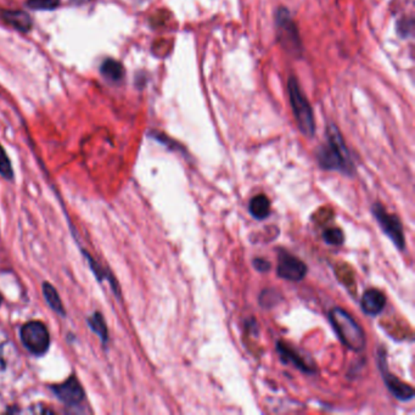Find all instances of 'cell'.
<instances>
[{
    "mask_svg": "<svg viewBox=\"0 0 415 415\" xmlns=\"http://www.w3.org/2000/svg\"><path fill=\"white\" fill-rule=\"evenodd\" d=\"M28 8L32 10H54L60 4V0H27Z\"/></svg>",
    "mask_w": 415,
    "mask_h": 415,
    "instance_id": "19",
    "label": "cell"
},
{
    "mask_svg": "<svg viewBox=\"0 0 415 415\" xmlns=\"http://www.w3.org/2000/svg\"><path fill=\"white\" fill-rule=\"evenodd\" d=\"M287 92L298 128L306 137H313L316 132V123L312 108L301 92V88L295 77H290V80L287 81Z\"/></svg>",
    "mask_w": 415,
    "mask_h": 415,
    "instance_id": "3",
    "label": "cell"
},
{
    "mask_svg": "<svg viewBox=\"0 0 415 415\" xmlns=\"http://www.w3.org/2000/svg\"><path fill=\"white\" fill-rule=\"evenodd\" d=\"M323 239L325 240V243H328L329 245L339 246L345 241V234L340 228H329V229L324 230Z\"/></svg>",
    "mask_w": 415,
    "mask_h": 415,
    "instance_id": "17",
    "label": "cell"
},
{
    "mask_svg": "<svg viewBox=\"0 0 415 415\" xmlns=\"http://www.w3.org/2000/svg\"><path fill=\"white\" fill-rule=\"evenodd\" d=\"M248 211H250L251 216L254 217V218L259 220V221H263L267 217L270 216V199L263 194L256 195V196L252 198L251 201H250Z\"/></svg>",
    "mask_w": 415,
    "mask_h": 415,
    "instance_id": "13",
    "label": "cell"
},
{
    "mask_svg": "<svg viewBox=\"0 0 415 415\" xmlns=\"http://www.w3.org/2000/svg\"><path fill=\"white\" fill-rule=\"evenodd\" d=\"M317 158L319 166L328 171H340L345 174H352L355 171L345 141L334 124L327 128V143L320 146Z\"/></svg>",
    "mask_w": 415,
    "mask_h": 415,
    "instance_id": "1",
    "label": "cell"
},
{
    "mask_svg": "<svg viewBox=\"0 0 415 415\" xmlns=\"http://www.w3.org/2000/svg\"><path fill=\"white\" fill-rule=\"evenodd\" d=\"M276 26L281 43L290 51H301V42L297 33L296 26L292 22L290 14L286 9H279L276 12Z\"/></svg>",
    "mask_w": 415,
    "mask_h": 415,
    "instance_id": "8",
    "label": "cell"
},
{
    "mask_svg": "<svg viewBox=\"0 0 415 415\" xmlns=\"http://www.w3.org/2000/svg\"><path fill=\"white\" fill-rule=\"evenodd\" d=\"M43 294L45 300L48 302V305L51 307V309L56 313H59L61 316H65V307H64L62 301H61L59 294L56 292L54 286L49 284V283H44Z\"/></svg>",
    "mask_w": 415,
    "mask_h": 415,
    "instance_id": "15",
    "label": "cell"
},
{
    "mask_svg": "<svg viewBox=\"0 0 415 415\" xmlns=\"http://www.w3.org/2000/svg\"><path fill=\"white\" fill-rule=\"evenodd\" d=\"M22 344L36 356H42L48 351L50 335L43 323L33 320L21 328Z\"/></svg>",
    "mask_w": 415,
    "mask_h": 415,
    "instance_id": "5",
    "label": "cell"
},
{
    "mask_svg": "<svg viewBox=\"0 0 415 415\" xmlns=\"http://www.w3.org/2000/svg\"><path fill=\"white\" fill-rule=\"evenodd\" d=\"M279 301H281V294L273 289H265L259 295V302L261 303V306L265 308L273 307L275 305H278Z\"/></svg>",
    "mask_w": 415,
    "mask_h": 415,
    "instance_id": "18",
    "label": "cell"
},
{
    "mask_svg": "<svg viewBox=\"0 0 415 415\" xmlns=\"http://www.w3.org/2000/svg\"><path fill=\"white\" fill-rule=\"evenodd\" d=\"M308 268L306 263L294 254L279 250L278 254V267L276 274L281 279L290 281H300L307 274Z\"/></svg>",
    "mask_w": 415,
    "mask_h": 415,
    "instance_id": "7",
    "label": "cell"
},
{
    "mask_svg": "<svg viewBox=\"0 0 415 415\" xmlns=\"http://www.w3.org/2000/svg\"><path fill=\"white\" fill-rule=\"evenodd\" d=\"M1 17L12 27L21 32H28L32 28V20L27 12L21 10H4Z\"/></svg>",
    "mask_w": 415,
    "mask_h": 415,
    "instance_id": "12",
    "label": "cell"
},
{
    "mask_svg": "<svg viewBox=\"0 0 415 415\" xmlns=\"http://www.w3.org/2000/svg\"><path fill=\"white\" fill-rule=\"evenodd\" d=\"M329 320L340 341L353 352H361L367 346V337L361 325L350 313L342 308L335 307L329 312Z\"/></svg>",
    "mask_w": 415,
    "mask_h": 415,
    "instance_id": "2",
    "label": "cell"
},
{
    "mask_svg": "<svg viewBox=\"0 0 415 415\" xmlns=\"http://www.w3.org/2000/svg\"><path fill=\"white\" fill-rule=\"evenodd\" d=\"M0 174L4 178L8 179V180H11L12 177H14L10 160H9V157L6 155L4 147L1 145H0Z\"/></svg>",
    "mask_w": 415,
    "mask_h": 415,
    "instance_id": "20",
    "label": "cell"
},
{
    "mask_svg": "<svg viewBox=\"0 0 415 415\" xmlns=\"http://www.w3.org/2000/svg\"><path fill=\"white\" fill-rule=\"evenodd\" d=\"M377 363H379L380 372L383 375V383L388 388V391L394 394V399H399L401 402L412 401L414 397V390L388 370L386 352L383 348H380L377 352Z\"/></svg>",
    "mask_w": 415,
    "mask_h": 415,
    "instance_id": "6",
    "label": "cell"
},
{
    "mask_svg": "<svg viewBox=\"0 0 415 415\" xmlns=\"http://www.w3.org/2000/svg\"><path fill=\"white\" fill-rule=\"evenodd\" d=\"M361 311L368 316H379L386 306V297L377 289H369L363 294L361 300Z\"/></svg>",
    "mask_w": 415,
    "mask_h": 415,
    "instance_id": "11",
    "label": "cell"
},
{
    "mask_svg": "<svg viewBox=\"0 0 415 415\" xmlns=\"http://www.w3.org/2000/svg\"><path fill=\"white\" fill-rule=\"evenodd\" d=\"M276 351L281 356V359L285 364H292L294 367L300 369L303 372H316L314 364H309L308 361H305L303 357L300 356V353L296 350L292 348V346L286 345L283 341L276 342Z\"/></svg>",
    "mask_w": 415,
    "mask_h": 415,
    "instance_id": "10",
    "label": "cell"
},
{
    "mask_svg": "<svg viewBox=\"0 0 415 415\" xmlns=\"http://www.w3.org/2000/svg\"><path fill=\"white\" fill-rule=\"evenodd\" d=\"M88 324H89L91 329L102 339L104 344H106L108 340V327H106V323L104 320L102 313H94L92 317L88 318Z\"/></svg>",
    "mask_w": 415,
    "mask_h": 415,
    "instance_id": "16",
    "label": "cell"
},
{
    "mask_svg": "<svg viewBox=\"0 0 415 415\" xmlns=\"http://www.w3.org/2000/svg\"><path fill=\"white\" fill-rule=\"evenodd\" d=\"M1 301H3V298H1V295H0V305H1Z\"/></svg>",
    "mask_w": 415,
    "mask_h": 415,
    "instance_id": "22",
    "label": "cell"
},
{
    "mask_svg": "<svg viewBox=\"0 0 415 415\" xmlns=\"http://www.w3.org/2000/svg\"><path fill=\"white\" fill-rule=\"evenodd\" d=\"M51 390L58 399L67 405H80L84 399V390L75 377H71L60 385H54Z\"/></svg>",
    "mask_w": 415,
    "mask_h": 415,
    "instance_id": "9",
    "label": "cell"
},
{
    "mask_svg": "<svg viewBox=\"0 0 415 415\" xmlns=\"http://www.w3.org/2000/svg\"><path fill=\"white\" fill-rule=\"evenodd\" d=\"M254 270L259 272H268L270 270V263L265 259H254Z\"/></svg>",
    "mask_w": 415,
    "mask_h": 415,
    "instance_id": "21",
    "label": "cell"
},
{
    "mask_svg": "<svg viewBox=\"0 0 415 415\" xmlns=\"http://www.w3.org/2000/svg\"><path fill=\"white\" fill-rule=\"evenodd\" d=\"M372 212L379 226H381L383 233L390 237L394 246L399 248V251H403L405 248V237L403 226L399 221V217L388 213L380 202H375L372 205Z\"/></svg>",
    "mask_w": 415,
    "mask_h": 415,
    "instance_id": "4",
    "label": "cell"
},
{
    "mask_svg": "<svg viewBox=\"0 0 415 415\" xmlns=\"http://www.w3.org/2000/svg\"><path fill=\"white\" fill-rule=\"evenodd\" d=\"M102 75L111 82H119L124 75L123 66L119 61L116 60L108 59L104 61L103 65H102Z\"/></svg>",
    "mask_w": 415,
    "mask_h": 415,
    "instance_id": "14",
    "label": "cell"
}]
</instances>
